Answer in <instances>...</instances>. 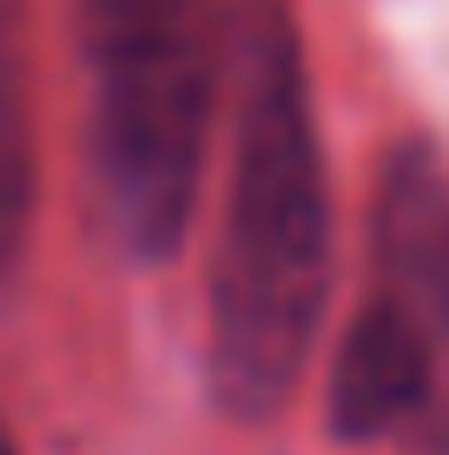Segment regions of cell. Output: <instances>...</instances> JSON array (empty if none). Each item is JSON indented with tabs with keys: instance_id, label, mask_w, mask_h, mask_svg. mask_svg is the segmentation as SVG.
Segmentation results:
<instances>
[{
	"instance_id": "obj_1",
	"label": "cell",
	"mask_w": 449,
	"mask_h": 455,
	"mask_svg": "<svg viewBox=\"0 0 449 455\" xmlns=\"http://www.w3.org/2000/svg\"><path fill=\"white\" fill-rule=\"evenodd\" d=\"M231 152L212 238V396L265 422L298 389L331 297V185L298 27L277 0L231 20Z\"/></svg>"
},
{
	"instance_id": "obj_2",
	"label": "cell",
	"mask_w": 449,
	"mask_h": 455,
	"mask_svg": "<svg viewBox=\"0 0 449 455\" xmlns=\"http://www.w3.org/2000/svg\"><path fill=\"white\" fill-rule=\"evenodd\" d=\"M92 67V179L126 258L165 264L192 225L219 106L212 0H80Z\"/></svg>"
},
{
	"instance_id": "obj_3",
	"label": "cell",
	"mask_w": 449,
	"mask_h": 455,
	"mask_svg": "<svg viewBox=\"0 0 449 455\" xmlns=\"http://www.w3.org/2000/svg\"><path fill=\"white\" fill-rule=\"evenodd\" d=\"M377 297L429 337L437 350V403L416 422L437 455H449V172L437 152L404 146L377 192Z\"/></svg>"
},
{
	"instance_id": "obj_4",
	"label": "cell",
	"mask_w": 449,
	"mask_h": 455,
	"mask_svg": "<svg viewBox=\"0 0 449 455\" xmlns=\"http://www.w3.org/2000/svg\"><path fill=\"white\" fill-rule=\"evenodd\" d=\"M437 383L443 370L429 337L390 297H370L331 363V429L344 443H377V435L416 429L437 403Z\"/></svg>"
},
{
	"instance_id": "obj_5",
	"label": "cell",
	"mask_w": 449,
	"mask_h": 455,
	"mask_svg": "<svg viewBox=\"0 0 449 455\" xmlns=\"http://www.w3.org/2000/svg\"><path fill=\"white\" fill-rule=\"evenodd\" d=\"M27 218H34V113H27L20 46L0 20V284L20 264Z\"/></svg>"
},
{
	"instance_id": "obj_6",
	"label": "cell",
	"mask_w": 449,
	"mask_h": 455,
	"mask_svg": "<svg viewBox=\"0 0 449 455\" xmlns=\"http://www.w3.org/2000/svg\"><path fill=\"white\" fill-rule=\"evenodd\" d=\"M0 455H13V443H7V435H0Z\"/></svg>"
}]
</instances>
